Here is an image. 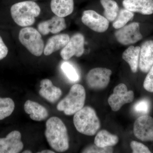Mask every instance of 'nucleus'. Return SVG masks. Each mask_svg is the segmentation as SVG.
I'll list each match as a JSON object with an SVG mask.
<instances>
[{"label": "nucleus", "instance_id": "1", "mask_svg": "<svg viewBox=\"0 0 153 153\" xmlns=\"http://www.w3.org/2000/svg\"><path fill=\"white\" fill-rule=\"evenodd\" d=\"M45 135L51 148L57 152H64L69 148L68 131L59 117H52L46 122Z\"/></svg>", "mask_w": 153, "mask_h": 153}, {"label": "nucleus", "instance_id": "2", "mask_svg": "<svg viewBox=\"0 0 153 153\" xmlns=\"http://www.w3.org/2000/svg\"><path fill=\"white\" fill-rule=\"evenodd\" d=\"M40 7L33 1H25L16 3L11 7L12 19L17 25L22 27L32 26L36 18L40 15Z\"/></svg>", "mask_w": 153, "mask_h": 153}, {"label": "nucleus", "instance_id": "3", "mask_svg": "<svg viewBox=\"0 0 153 153\" xmlns=\"http://www.w3.org/2000/svg\"><path fill=\"white\" fill-rule=\"evenodd\" d=\"M73 123L76 130L87 136H93L101 126L95 110L90 106L83 107L74 114Z\"/></svg>", "mask_w": 153, "mask_h": 153}, {"label": "nucleus", "instance_id": "4", "mask_svg": "<svg viewBox=\"0 0 153 153\" xmlns=\"http://www.w3.org/2000/svg\"><path fill=\"white\" fill-rule=\"evenodd\" d=\"M85 97L84 87L80 84H74L71 86L68 94L57 104V109L66 115L74 114L84 107Z\"/></svg>", "mask_w": 153, "mask_h": 153}, {"label": "nucleus", "instance_id": "5", "mask_svg": "<svg viewBox=\"0 0 153 153\" xmlns=\"http://www.w3.org/2000/svg\"><path fill=\"white\" fill-rule=\"evenodd\" d=\"M21 44L33 55L39 57L44 52V45L41 34L35 28L25 27L19 33Z\"/></svg>", "mask_w": 153, "mask_h": 153}, {"label": "nucleus", "instance_id": "6", "mask_svg": "<svg viewBox=\"0 0 153 153\" xmlns=\"http://www.w3.org/2000/svg\"><path fill=\"white\" fill-rule=\"evenodd\" d=\"M134 99V93L132 91H128L126 85L120 83L114 89L113 93L108 98V103L111 110L117 111L124 105L131 103Z\"/></svg>", "mask_w": 153, "mask_h": 153}, {"label": "nucleus", "instance_id": "7", "mask_svg": "<svg viewBox=\"0 0 153 153\" xmlns=\"http://www.w3.org/2000/svg\"><path fill=\"white\" fill-rule=\"evenodd\" d=\"M112 71L105 68H96L89 71L86 77L88 87L95 90H102L107 87Z\"/></svg>", "mask_w": 153, "mask_h": 153}, {"label": "nucleus", "instance_id": "8", "mask_svg": "<svg viewBox=\"0 0 153 153\" xmlns=\"http://www.w3.org/2000/svg\"><path fill=\"white\" fill-rule=\"evenodd\" d=\"M115 36L118 42L123 45L135 44L143 38L140 24L137 22H133L119 29L115 33Z\"/></svg>", "mask_w": 153, "mask_h": 153}, {"label": "nucleus", "instance_id": "9", "mask_svg": "<svg viewBox=\"0 0 153 153\" xmlns=\"http://www.w3.org/2000/svg\"><path fill=\"white\" fill-rule=\"evenodd\" d=\"M133 132L140 140L153 141V118L147 115L138 118L134 123Z\"/></svg>", "mask_w": 153, "mask_h": 153}, {"label": "nucleus", "instance_id": "10", "mask_svg": "<svg viewBox=\"0 0 153 153\" xmlns=\"http://www.w3.org/2000/svg\"><path fill=\"white\" fill-rule=\"evenodd\" d=\"M81 21L84 25L97 33H104L109 27V21L104 16L92 10L84 11Z\"/></svg>", "mask_w": 153, "mask_h": 153}, {"label": "nucleus", "instance_id": "11", "mask_svg": "<svg viewBox=\"0 0 153 153\" xmlns=\"http://www.w3.org/2000/svg\"><path fill=\"white\" fill-rule=\"evenodd\" d=\"M85 39L82 34L76 33L70 38L69 41L60 52V56L64 60H68L75 56L80 57L84 52Z\"/></svg>", "mask_w": 153, "mask_h": 153}, {"label": "nucleus", "instance_id": "12", "mask_svg": "<svg viewBox=\"0 0 153 153\" xmlns=\"http://www.w3.org/2000/svg\"><path fill=\"white\" fill-rule=\"evenodd\" d=\"M23 148L22 134L18 131H12L6 137L0 138V153H20Z\"/></svg>", "mask_w": 153, "mask_h": 153}, {"label": "nucleus", "instance_id": "13", "mask_svg": "<svg viewBox=\"0 0 153 153\" xmlns=\"http://www.w3.org/2000/svg\"><path fill=\"white\" fill-rule=\"evenodd\" d=\"M66 25L65 19L55 15L52 19L40 23L38 25V31L42 35L46 36L49 33L56 34L65 30Z\"/></svg>", "mask_w": 153, "mask_h": 153}, {"label": "nucleus", "instance_id": "14", "mask_svg": "<svg viewBox=\"0 0 153 153\" xmlns=\"http://www.w3.org/2000/svg\"><path fill=\"white\" fill-rule=\"evenodd\" d=\"M153 66V41L143 43L140 47L139 66L144 73H147Z\"/></svg>", "mask_w": 153, "mask_h": 153}, {"label": "nucleus", "instance_id": "15", "mask_svg": "<svg viewBox=\"0 0 153 153\" xmlns=\"http://www.w3.org/2000/svg\"><path fill=\"white\" fill-rule=\"evenodd\" d=\"M39 94L41 97L51 103H55L62 95V91L59 88L53 85L51 80L42 79L41 81Z\"/></svg>", "mask_w": 153, "mask_h": 153}, {"label": "nucleus", "instance_id": "16", "mask_svg": "<svg viewBox=\"0 0 153 153\" xmlns=\"http://www.w3.org/2000/svg\"><path fill=\"white\" fill-rule=\"evenodd\" d=\"M125 8L133 13L144 15L153 13V0H123Z\"/></svg>", "mask_w": 153, "mask_h": 153}, {"label": "nucleus", "instance_id": "17", "mask_svg": "<svg viewBox=\"0 0 153 153\" xmlns=\"http://www.w3.org/2000/svg\"><path fill=\"white\" fill-rule=\"evenodd\" d=\"M25 112L30 118L36 121H41L48 117L49 113L46 108L36 102L28 100L24 105Z\"/></svg>", "mask_w": 153, "mask_h": 153}, {"label": "nucleus", "instance_id": "18", "mask_svg": "<svg viewBox=\"0 0 153 153\" xmlns=\"http://www.w3.org/2000/svg\"><path fill=\"white\" fill-rule=\"evenodd\" d=\"M70 37L68 34H61L51 37L44 47V53L46 56L51 55L58 50L63 49L68 43Z\"/></svg>", "mask_w": 153, "mask_h": 153}, {"label": "nucleus", "instance_id": "19", "mask_svg": "<svg viewBox=\"0 0 153 153\" xmlns=\"http://www.w3.org/2000/svg\"><path fill=\"white\" fill-rule=\"evenodd\" d=\"M51 9L56 16L64 17L69 16L74 10V0H51Z\"/></svg>", "mask_w": 153, "mask_h": 153}, {"label": "nucleus", "instance_id": "20", "mask_svg": "<svg viewBox=\"0 0 153 153\" xmlns=\"http://www.w3.org/2000/svg\"><path fill=\"white\" fill-rule=\"evenodd\" d=\"M140 47L131 46L123 54L122 57L130 67L132 72L136 73L139 63Z\"/></svg>", "mask_w": 153, "mask_h": 153}, {"label": "nucleus", "instance_id": "21", "mask_svg": "<svg viewBox=\"0 0 153 153\" xmlns=\"http://www.w3.org/2000/svg\"><path fill=\"white\" fill-rule=\"evenodd\" d=\"M119 137L110 133L105 130H102L97 133L94 139V143L101 148L112 147L118 143Z\"/></svg>", "mask_w": 153, "mask_h": 153}, {"label": "nucleus", "instance_id": "22", "mask_svg": "<svg viewBox=\"0 0 153 153\" xmlns=\"http://www.w3.org/2000/svg\"><path fill=\"white\" fill-rule=\"evenodd\" d=\"M104 9V17L109 22H114L118 15L119 6L114 0H100Z\"/></svg>", "mask_w": 153, "mask_h": 153}, {"label": "nucleus", "instance_id": "23", "mask_svg": "<svg viewBox=\"0 0 153 153\" xmlns=\"http://www.w3.org/2000/svg\"><path fill=\"white\" fill-rule=\"evenodd\" d=\"M15 107V103L12 99L0 97V120H3L11 115Z\"/></svg>", "mask_w": 153, "mask_h": 153}, {"label": "nucleus", "instance_id": "24", "mask_svg": "<svg viewBox=\"0 0 153 153\" xmlns=\"http://www.w3.org/2000/svg\"><path fill=\"white\" fill-rule=\"evenodd\" d=\"M134 17L133 12L125 8L121 9L113 22V27L116 29H120L125 26L128 22L133 19Z\"/></svg>", "mask_w": 153, "mask_h": 153}, {"label": "nucleus", "instance_id": "25", "mask_svg": "<svg viewBox=\"0 0 153 153\" xmlns=\"http://www.w3.org/2000/svg\"><path fill=\"white\" fill-rule=\"evenodd\" d=\"M61 68L68 79L73 82H76L79 79V75L76 69L71 63L65 62L62 63Z\"/></svg>", "mask_w": 153, "mask_h": 153}, {"label": "nucleus", "instance_id": "26", "mask_svg": "<svg viewBox=\"0 0 153 153\" xmlns=\"http://www.w3.org/2000/svg\"><path fill=\"white\" fill-rule=\"evenodd\" d=\"M113 152L112 147L101 148L95 144L91 145L82 151V153H111Z\"/></svg>", "mask_w": 153, "mask_h": 153}, {"label": "nucleus", "instance_id": "27", "mask_svg": "<svg viewBox=\"0 0 153 153\" xmlns=\"http://www.w3.org/2000/svg\"><path fill=\"white\" fill-rule=\"evenodd\" d=\"M130 146L134 153H151V152L146 146L142 143L132 141Z\"/></svg>", "mask_w": 153, "mask_h": 153}, {"label": "nucleus", "instance_id": "28", "mask_svg": "<svg viewBox=\"0 0 153 153\" xmlns=\"http://www.w3.org/2000/svg\"><path fill=\"white\" fill-rule=\"evenodd\" d=\"M149 102L146 100L138 102L134 106V110L137 112L146 114L149 110Z\"/></svg>", "mask_w": 153, "mask_h": 153}, {"label": "nucleus", "instance_id": "29", "mask_svg": "<svg viewBox=\"0 0 153 153\" xmlns=\"http://www.w3.org/2000/svg\"><path fill=\"white\" fill-rule=\"evenodd\" d=\"M143 87L147 91L153 92V66L148 71L144 81Z\"/></svg>", "mask_w": 153, "mask_h": 153}, {"label": "nucleus", "instance_id": "30", "mask_svg": "<svg viewBox=\"0 0 153 153\" xmlns=\"http://www.w3.org/2000/svg\"><path fill=\"white\" fill-rule=\"evenodd\" d=\"M8 53V49L4 43L2 38L0 36V60L7 57Z\"/></svg>", "mask_w": 153, "mask_h": 153}, {"label": "nucleus", "instance_id": "31", "mask_svg": "<svg viewBox=\"0 0 153 153\" xmlns=\"http://www.w3.org/2000/svg\"><path fill=\"white\" fill-rule=\"evenodd\" d=\"M39 153H55V152L54 151L50 150H45L41 151V152H38Z\"/></svg>", "mask_w": 153, "mask_h": 153}, {"label": "nucleus", "instance_id": "32", "mask_svg": "<svg viewBox=\"0 0 153 153\" xmlns=\"http://www.w3.org/2000/svg\"><path fill=\"white\" fill-rule=\"evenodd\" d=\"M32 152H31V151L30 150H25L24 151V152H23V153H32Z\"/></svg>", "mask_w": 153, "mask_h": 153}, {"label": "nucleus", "instance_id": "33", "mask_svg": "<svg viewBox=\"0 0 153 153\" xmlns=\"http://www.w3.org/2000/svg\"><path fill=\"white\" fill-rule=\"evenodd\" d=\"M33 1H36V0H33Z\"/></svg>", "mask_w": 153, "mask_h": 153}]
</instances>
